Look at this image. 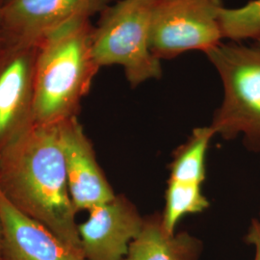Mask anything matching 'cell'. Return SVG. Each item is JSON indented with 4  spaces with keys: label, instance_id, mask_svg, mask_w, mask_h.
<instances>
[{
    "label": "cell",
    "instance_id": "ba28073f",
    "mask_svg": "<svg viewBox=\"0 0 260 260\" xmlns=\"http://www.w3.org/2000/svg\"><path fill=\"white\" fill-rule=\"evenodd\" d=\"M78 223L81 249L87 260H124L130 244L143 230L145 218L124 195L98 205Z\"/></svg>",
    "mask_w": 260,
    "mask_h": 260
},
{
    "label": "cell",
    "instance_id": "30bf717a",
    "mask_svg": "<svg viewBox=\"0 0 260 260\" xmlns=\"http://www.w3.org/2000/svg\"><path fill=\"white\" fill-rule=\"evenodd\" d=\"M3 260H87L83 251L20 212L0 192Z\"/></svg>",
    "mask_w": 260,
    "mask_h": 260
},
{
    "label": "cell",
    "instance_id": "6da1fadb",
    "mask_svg": "<svg viewBox=\"0 0 260 260\" xmlns=\"http://www.w3.org/2000/svg\"><path fill=\"white\" fill-rule=\"evenodd\" d=\"M0 192L20 212L81 249L58 123H35L0 151Z\"/></svg>",
    "mask_w": 260,
    "mask_h": 260
},
{
    "label": "cell",
    "instance_id": "52a82bcc",
    "mask_svg": "<svg viewBox=\"0 0 260 260\" xmlns=\"http://www.w3.org/2000/svg\"><path fill=\"white\" fill-rule=\"evenodd\" d=\"M108 0H10L0 8L8 44L38 46L52 31L77 18L103 12Z\"/></svg>",
    "mask_w": 260,
    "mask_h": 260
},
{
    "label": "cell",
    "instance_id": "277c9868",
    "mask_svg": "<svg viewBox=\"0 0 260 260\" xmlns=\"http://www.w3.org/2000/svg\"><path fill=\"white\" fill-rule=\"evenodd\" d=\"M158 0H120L103 10L93 27L92 48L100 68L121 66L131 87L162 76L161 60L150 49V26Z\"/></svg>",
    "mask_w": 260,
    "mask_h": 260
},
{
    "label": "cell",
    "instance_id": "3957f363",
    "mask_svg": "<svg viewBox=\"0 0 260 260\" xmlns=\"http://www.w3.org/2000/svg\"><path fill=\"white\" fill-rule=\"evenodd\" d=\"M205 53L223 85L209 126L223 139L241 136L248 149L260 151V36L248 44L221 42Z\"/></svg>",
    "mask_w": 260,
    "mask_h": 260
},
{
    "label": "cell",
    "instance_id": "9a60e30c",
    "mask_svg": "<svg viewBox=\"0 0 260 260\" xmlns=\"http://www.w3.org/2000/svg\"><path fill=\"white\" fill-rule=\"evenodd\" d=\"M244 240L253 248V260H260V215L259 218L251 221Z\"/></svg>",
    "mask_w": 260,
    "mask_h": 260
},
{
    "label": "cell",
    "instance_id": "9c48e42d",
    "mask_svg": "<svg viewBox=\"0 0 260 260\" xmlns=\"http://www.w3.org/2000/svg\"><path fill=\"white\" fill-rule=\"evenodd\" d=\"M70 194L75 209L89 211L116 194L100 166L93 144L77 117L59 122Z\"/></svg>",
    "mask_w": 260,
    "mask_h": 260
},
{
    "label": "cell",
    "instance_id": "7c38bea8",
    "mask_svg": "<svg viewBox=\"0 0 260 260\" xmlns=\"http://www.w3.org/2000/svg\"><path fill=\"white\" fill-rule=\"evenodd\" d=\"M214 136L209 125L194 129L185 144L177 149L170 167L169 181L203 185L205 158Z\"/></svg>",
    "mask_w": 260,
    "mask_h": 260
},
{
    "label": "cell",
    "instance_id": "4fadbf2b",
    "mask_svg": "<svg viewBox=\"0 0 260 260\" xmlns=\"http://www.w3.org/2000/svg\"><path fill=\"white\" fill-rule=\"evenodd\" d=\"M208 207L209 201L204 195L202 185L169 181L161 213L163 226L167 233L174 234L184 216L204 212Z\"/></svg>",
    "mask_w": 260,
    "mask_h": 260
},
{
    "label": "cell",
    "instance_id": "ac0fdd59",
    "mask_svg": "<svg viewBox=\"0 0 260 260\" xmlns=\"http://www.w3.org/2000/svg\"><path fill=\"white\" fill-rule=\"evenodd\" d=\"M10 0H0V8L3 7L5 4H7Z\"/></svg>",
    "mask_w": 260,
    "mask_h": 260
},
{
    "label": "cell",
    "instance_id": "5bb4252c",
    "mask_svg": "<svg viewBox=\"0 0 260 260\" xmlns=\"http://www.w3.org/2000/svg\"><path fill=\"white\" fill-rule=\"evenodd\" d=\"M220 23L223 39L245 42L260 36V0H251L238 8L223 7Z\"/></svg>",
    "mask_w": 260,
    "mask_h": 260
},
{
    "label": "cell",
    "instance_id": "8992f818",
    "mask_svg": "<svg viewBox=\"0 0 260 260\" xmlns=\"http://www.w3.org/2000/svg\"><path fill=\"white\" fill-rule=\"evenodd\" d=\"M37 46L0 49V151L34 124Z\"/></svg>",
    "mask_w": 260,
    "mask_h": 260
},
{
    "label": "cell",
    "instance_id": "d6986e66",
    "mask_svg": "<svg viewBox=\"0 0 260 260\" xmlns=\"http://www.w3.org/2000/svg\"><path fill=\"white\" fill-rule=\"evenodd\" d=\"M119 1H120V0H119Z\"/></svg>",
    "mask_w": 260,
    "mask_h": 260
},
{
    "label": "cell",
    "instance_id": "8fae6325",
    "mask_svg": "<svg viewBox=\"0 0 260 260\" xmlns=\"http://www.w3.org/2000/svg\"><path fill=\"white\" fill-rule=\"evenodd\" d=\"M203 250V242L190 233H167L161 214L155 213L145 218L124 260H199Z\"/></svg>",
    "mask_w": 260,
    "mask_h": 260
},
{
    "label": "cell",
    "instance_id": "e0dca14e",
    "mask_svg": "<svg viewBox=\"0 0 260 260\" xmlns=\"http://www.w3.org/2000/svg\"><path fill=\"white\" fill-rule=\"evenodd\" d=\"M0 260H3V234H2L1 221H0Z\"/></svg>",
    "mask_w": 260,
    "mask_h": 260
},
{
    "label": "cell",
    "instance_id": "7a4b0ae2",
    "mask_svg": "<svg viewBox=\"0 0 260 260\" xmlns=\"http://www.w3.org/2000/svg\"><path fill=\"white\" fill-rule=\"evenodd\" d=\"M90 18H77L57 28L37 46L35 123H58L77 117L100 70L93 58Z\"/></svg>",
    "mask_w": 260,
    "mask_h": 260
},
{
    "label": "cell",
    "instance_id": "2e32d148",
    "mask_svg": "<svg viewBox=\"0 0 260 260\" xmlns=\"http://www.w3.org/2000/svg\"><path fill=\"white\" fill-rule=\"evenodd\" d=\"M8 44V40L5 36V34L3 33L2 30H0V49H2L3 47H6Z\"/></svg>",
    "mask_w": 260,
    "mask_h": 260
},
{
    "label": "cell",
    "instance_id": "5b68a950",
    "mask_svg": "<svg viewBox=\"0 0 260 260\" xmlns=\"http://www.w3.org/2000/svg\"><path fill=\"white\" fill-rule=\"evenodd\" d=\"M222 0H158L150 26V49L158 59L190 50L207 51L223 42Z\"/></svg>",
    "mask_w": 260,
    "mask_h": 260
}]
</instances>
